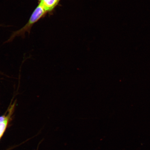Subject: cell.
Segmentation results:
<instances>
[{"mask_svg":"<svg viewBox=\"0 0 150 150\" xmlns=\"http://www.w3.org/2000/svg\"><path fill=\"white\" fill-rule=\"evenodd\" d=\"M38 1H39V2L41 1H42V0H38Z\"/></svg>","mask_w":150,"mask_h":150,"instance_id":"cell-4","label":"cell"},{"mask_svg":"<svg viewBox=\"0 0 150 150\" xmlns=\"http://www.w3.org/2000/svg\"><path fill=\"white\" fill-rule=\"evenodd\" d=\"M60 0H42L39 2L47 13L52 12L59 4Z\"/></svg>","mask_w":150,"mask_h":150,"instance_id":"cell-3","label":"cell"},{"mask_svg":"<svg viewBox=\"0 0 150 150\" xmlns=\"http://www.w3.org/2000/svg\"><path fill=\"white\" fill-rule=\"evenodd\" d=\"M16 101H15L13 103L11 102L6 114L0 117V139L6 130L9 120L13 113L16 107Z\"/></svg>","mask_w":150,"mask_h":150,"instance_id":"cell-2","label":"cell"},{"mask_svg":"<svg viewBox=\"0 0 150 150\" xmlns=\"http://www.w3.org/2000/svg\"><path fill=\"white\" fill-rule=\"evenodd\" d=\"M47 13L46 11L43 8L42 5L39 2V4L37 6L32 14L27 23L21 29L18 30L14 32L12 34L10 38L7 41V42H9L12 41L16 37L25 36V33H30L32 27L35 23L38 21L39 20L44 17Z\"/></svg>","mask_w":150,"mask_h":150,"instance_id":"cell-1","label":"cell"}]
</instances>
